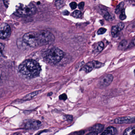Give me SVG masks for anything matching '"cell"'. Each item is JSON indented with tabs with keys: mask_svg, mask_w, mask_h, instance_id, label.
I'll use <instances>...</instances> for the list:
<instances>
[{
	"mask_svg": "<svg viewBox=\"0 0 135 135\" xmlns=\"http://www.w3.org/2000/svg\"><path fill=\"white\" fill-rule=\"evenodd\" d=\"M124 5V2H122L117 6L115 9V12L116 14H118L120 12H121V11L123 9Z\"/></svg>",
	"mask_w": 135,
	"mask_h": 135,
	"instance_id": "cell-16",
	"label": "cell"
},
{
	"mask_svg": "<svg viewBox=\"0 0 135 135\" xmlns=\"http://www.w3.org/2000/svg\"><path fill=\"white\" fill-rule=\"evenodd\" d=\"M70 7L72 8V10H74L76 9L77 7V4L76 2H73L72 3H70Z\"/></svg>",
	"mask_w": 135,
	"mask_h": 135,
	"instance_id": "cell-25",
	"label": "cell"
},
{
	"mask_svg": "<svg viewBox=\"0 0 135 135\" xmlns=\"http://www.w3.org/2000/svg\"><path fill=\"white\" fill-rule=\"evenodd\" d=\"M104 64L98 61H94L89 62L82 68V70L88 73L91 72L95 68H99L104 66Z\"/></svg>",
	"mask_w": 135,
	"mask_h": 135,
	"instance_id": "cell-6",
	"label": "cell"
},
{
	"mask_svg": "<svg viewBox=\"0 0 135 135\" xmlns=\"http://www.w3.org/2000/svg\"><path fill=\"white\" fill-rule=\"evenodd\" d=\"M126 16L125 14V9H123L121 11V14L119 16V19L121 20H124L126 19Z\"/></svg>",
	"mask_w": 135,
	"mask_h": 135,
	"instance_id": "cell-20",
	"label": "cell"
},
{
	"mask_svg": "<svg viewBox=\"0 0 135 135\" xmlns=\"http://www.w3.org/2000/svg\"><path fill=\"white\" fill-rule=\"evenodd\" d=\"M104 45L102 42H100L98 44V46H97V50L98 52H100L103 50L104 48Z\"/></svg>",
	"mask_w": 135,
	"mask_h": 135,
	"instance_id": "cell-19",
	"label": "cell"
},
{
	"mask_svg": "<svg viewBox=\"0 0 135 135\" xmlns=\"http://www.w3.org/2000/svg\"><path fill=\"white\" fill-rule=\"evenodd\" d=\"M23 41L30 47H35L39 45L37 33L34 32H29L23 36Z\"/></svg>",
	"mask_w": 135,
	"mask_h": 135,
	"instance_id": "cell-5",
	"label": "cell"
},
{
	"mask_svg": "<svg viewBox=\"0 0 135 135\" xmlns=\"http://www.w3.org/2000/svg\"><path fill=\"white\" fill-rule=\"evenodd\" d=\"M39 92L38 91L30 93V94H29L27 95L24 98V99H25V100H30V99H31L32 98H33L34 96H37V95L38 94Z\"/></svg>",
	"mask_w": 135,
	"mask_h": 135,
	"instance_id": "cell-17",
	"label": "cell"
},
{
	"mask_svg": "<svg viewBox=\"0 0 135 135\" xmlns=\"http://www.w3.org/2000/svg\"><path fill=\"white\" fill-rule=\"evenodd\" d=\"M123 135H135V126L126 129L123 133Z\"/></svg>",
	"mask_w": 135,
	"mask_h": 135,
	"instance_id": "cell-13",
	"label": "cell"
},
{
	"mask_svg": "<svg viewBox=\"0 0 135 135\" xmlns=\"http://www.w3.org/2000/svg\"><path fill=\"white\" fill-rule=\"evenodd\" d=\"M116 124H131L135 123V117H118L115 120Z\"/></svg>",
	"mask_w": 135,
	"mask_h": 135,
	"instance_id": "cell-9",
	"label": "cell"
},
{
	"mask_svg": "<svg viewBox=\"0 0 135 135\" xmlns=\"http://www.w3.org/2000/svg\"><path fill=\"white\" fill-rule=\"evenodd\" d=\"M63 14L64 15H68L69 14V12L68 11H65L63 12Z\"/></svg>",
	"mask_w": 135,
	"mask_h": 135,
	"instance_id": "cell-29",
	"label": "cell"
},
{
	"mask_svg": "<svg viewBox=\"0 0 135 135\" xmlns=\"http://www.w3.org/2000/svg\"><path fill=\"white\" fill-rule=\"evenodd\" d=\"M113 79V75L111 74H107L102 77L98 81V85L100 88H105L111 84Z\"/></svg>",
	"mask_w": 135,
	"mask_h": 135,
	"instance_id": "cell-8",
	"label": "cell"
},
{
	"mask_svg": "<svg viewBox=\"0 0 135 135\" xmlns=\"http://www.w3.org/2000/svg\"><path fill=\"white\" fill-rule=\"evenodd\" d=\"M85 3L84 2H81L78 5V7H79V9L80 10H82L84 9V7Z\"/></svg>",
	"mask_w": 135,
	"mask_h": 135,
	"instance_id": "cell-27",
	"label": "cell"
},
{
	"mask_svg": "<svg viewBox=\"0 0 135 135\" xmlns=\"http://www.w3.org/2000/svg\"><path fill=\"white\" fill-rule=\"evenodd\" d=\"M64 55V52L60 49L53 48L46 52L45 58L49 63L54 65L59 62L63 58Z\"/></svg>",
	"mask_w": 135,
	"mask_h": 135,
	"instance_id": "cell-2",
	"label": "cell"
},
{
	"mask_svg": "<svg viewBox=\"0 0 135 135\" xmlns=\"http://www.w3.org/2000/svg\"><path fill=\"white\" fill-rule=\"evenodd\" d=\"M67 97L66 95V94H63L60 96L59 99L61 100H65L67 99Z\"/></svg>",
	"mask_w": 135,
	"mask_h": 135,
	"instance_id": "cell-26",
	"label": "cell"
},
{
	"mask_svg": "<svg viewBox=\"0 0 135 135\" xmlns=\"http://www.w3.org/2000/svg\"><path fill=\"white\" fill-rule=\"evenodd\" d=\"M4 49V46L3 44L0 43V56L3 55Z\"/></svg>",
	"mask_w": 135,
	"mask_h": 135,
	"instance_id": "cell-24",
	"label": "cell"
},
{
	"mask_svg": "<svg viewBox=\"0 0 135 135\" xmlns=\"http://www.w3.org/2000/svg\"><path fill=\"white\" fill-rule=\"evenodd\" d=\"M107 29L106 28H102V27L100 28L97 31V34L98 35L103 34L105 33Z\"/></svg>",
	"mask_w": 135,
	"mask_h": 135,
	"instance_id": "cell-22",
	"label": "cell"
},
{
	"mask_svg": "<svg viewBox=\"0 0 135 135\" xmlns=\"http://www.w3.org/2000/svg\"><path fill=\"white\" fill-rule=\"evenodd\" d=\"M132 43L133 45L134 46H135V39H133L132 41Z\"/></svg>",
	"mask_w": 135,
	"mask_h": 135,
	"instance_id": "cell-30",
	"label": "cell"
},
{
	"mask_svg": "<svg viewBox=\"0 0 135 135\" xmlns=\"http://www.w3.org/2000/svg\"><path fill=\"white\" fill-rule=\"evenodd\" d=\"M104 127L103 125L100 124H96L92 127L91 130L92 132H94L95 135H97L102 132L104 129Z\"/></svg>",
	"mask_w": 135,
	"mask_h": 135,
	"instance_id": "cell-11",
	"label": "cell"
},
{
	"mask_svg": "<svg viewBox=\"0 0 135 135\" xmlns=\"http://www.w3.org/2000/svg\"><path fill=\"white\" fill-rule=\"evenodd\" d=\"M72 15L74 18H79L82 16V13L80 11H76L74 12H73Z\"/></svg>",
	"mask_w": 135,
	"mask_h": 135,
	"instance_id": "cell-18",
	"label": "cell"
},
{
	"mask_svg": "<svg viewBox=\"0 0 135 135\" xmlns=\"http://www.w3.org/2000/svg\"><path fill=\"white\" fill-rule=\"evenodd\" d=\"M127 44H128V42L126 40H122L119 43L118 48L120 51H123V50L125 49L126 46H127Z\"/></svg>",
	"mask_w": 135,
	"mask_h": 135,
	"instance_id": "cell-14",
	"label": "cell"
},
{
	"mask_svg": "<svg viewBox=\"0 0 135 135\" xmlns=\"http://www.w3.org/2000/svg\"><path fill=\"white\" fill-rule=\"evenodd\" d=\"M36 7L32 4H30L27 5L21 4L16 7L17 13L23 16H29L33 15L36 13Z\"/></svg>",
	"mask_w": 135,
	"mask_h": 135,
	"instance_id": "cell-4",
	"label": "cell"
},
{
	"mask_svg": "<svg viewBox=\"0 0 135 135\" xmlns=\"http://www.w3.org/2000/svg\"><path fill=\"white\" fill-rule=\"evenodd\" d=\"M40 122L39 121H30L27 122L26 125L27 128L30 129H37L40 126Z\"/></svg>",
	"mask_w": 135,
	"mask_h": 135,
	"instance_id": "cell-10",
	"label": "cell"
},
{
	"mask_svg": "<svg viewBox=\"0 0 135 135\" xmlns=\"http://www.w3.org/2000/svg\"><path fill=\"white\" fill-rule=\"evenodd\" d=\"M117 130L116 128L113 126H109L102 133V135H115L117 133Z\"/></svg>",
	"mask_w": 135,
	"mask_h": 135,
	"instance_id": "cell-12",
	"label": "cell"
},
{
	"mask_svg": "<svg viewBox=\"0 0 135 135\" xmlns=\"http://www.w3.org/2000/svg\"><path fill=\"white\" fill-rule=\"evenodd\" d=\"M19 71L23 75L29 77H35L40 74L41 67L39 63L35 60L27 59L19 65Z\"/></svg>",
	"mask_w": 135,
	"mask_h": 135,
	"instance_id": "cell-1",
	"label": "cell"
},
{
	"mask_svg": "<svg viewBox=\"0 0 135 135\" xmlns=\"http://www.w3.org/2000/svg\"><path fill=\"white\" fill-rule=\"evenodd\" d=\"M37 33L39 45L47 44L55 40L53 34L48 31H41Z\"/></svg>",
	"mask_w": 135,
	"mask_h": 135,
	"instance_id": "cell-3",
	"label": "cell"
},
{
	"mask_svg": "<svg viewBox=\"0 0 135 135\" xmlns=\"http://www.w3.org/2000/svg\"><path fill=\"white\" fill-rule=\"evenodd\" d=\"M103 17H104V18L107 21H111L113 20V18L108 12H106L104 14Z\"/></svg>",
	"mask_w": 135,
	"mask_h": 135,
	"instance_id": "cell-21",
	"label": "cell"
},
{
	"mask_svg": "<svg viewBox=\"0 0 135 135\" xmlns=\"http://www.w3.org/2000/svg\"><path fill=\"white\" fill-rule=\"evenodd\" d=\"M133 27H135V22H134V23H133Z\"/></svg>",
	"mask_w": 135,
	"mask_h": 135,
	"instance_id": "cell-31",
	"label": "cell"
},
{
	"mask_svg": "<svg viewBox=\"0 0 135 135\" xmlns=\"http://www.w3.org/2000/svg\"><path fill=\"white\" fill-rule=\"evenodd\" d=\"M11 28L9 25L6 23L0 25V38L6 39L11 35Z\"/></svg>",
	"mask_w": 135,
	"mask_h": 135,
	"instance_id": "cell-7",
	"label": "cell"
},
{
	"mask_svg": "<svg viewBox=\"0 0 135 135\" xmlns=\"http://www.w3.org/2000/svg\"><path fill=\"white\" fill-rule=\"evenodd\" d=\"M134 75H135V69L134 70Z\"/></svg>",
	"mask_w": 135,
	"mask_h": 135,
	"instance_id": "cell-32",
	"label": "cell"
},
{
	"mask_svg": "<svg viewBox=\"0 0 135 135\" xmlns=\"http://www.w3.org/2000/svg\"><path fill=\"white\" fill-rule=\"evenodd\" d=\"M117 27L118 31H121L122 30L124 29V24L123 23H119L118 24Z\"/></svg>",
	"mask_w": 135,
	"mask_h": 135,
	"instance_id": "cell-23",
	"label": "cell"
},
{
	"mask_svg": "<svg viewBox=\"0 0 135 135\" xmlns=\"http://www.w3.org/2000/svg\"><path fill=\"white\" fill-rule=\"evenodd\" d=\"M118 31L117 26H113L111 29V33L112 37H116L117 36Z\"/></svg>",
	"mask_w": 135,
	"mask_h": 135,
	"instance_id": "cell-15",
	"label": "cell"
},
{
	"mask_svg": "<svg viewBox=\"0 0 135 135\" xmlns=\"http://www.w3.org/2000/svg\"><path fill=\"white\" fill-rule=\"evenodd\" d=\"M66 119L70 121H72L73 119L72 116H71V115H67L66 116Z\"/></svg>",
	"mask_w": 135,
	"mask_h": 135,
	"instance_id": "cell-28",
	"label": "cell"
}]
</instances>
